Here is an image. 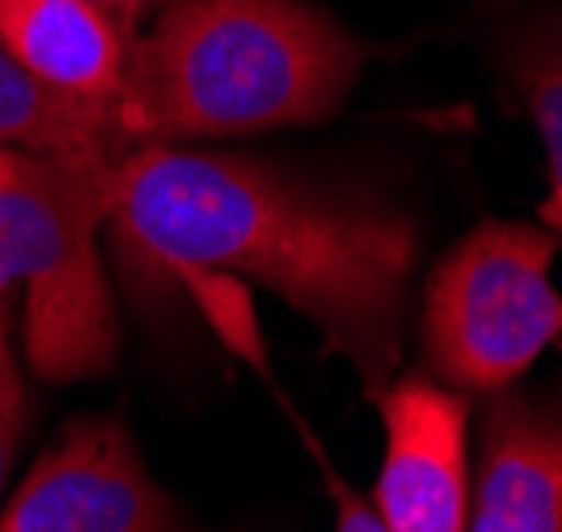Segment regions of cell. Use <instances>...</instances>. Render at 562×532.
<instances>
[{
	"label": "cell",
	"mask_w": 562,
	"mask_h": 532,
	"mask_svg": "<svg viewBox=\"0 0 562 532\" xmlns=\"http://www.w3.org/2000/svg\"><path fill=\"white\" fill-rule=\"evenodd\" d=\"M114 161L0 148V287H22V351L52 385L114 367L119 326L98 246L114 203Z\"/></svg>",
	"instance_id": "obj_3"
},
{
	"label": "cell",
	"mask_w": 562,
	"mask_h": 532,
	"mask_svg": "<svg viewBox=\"0 0 562 532\" xmlns=\"http://www.w3.org/2000/svg\"><path fill=\"white\" fill-rule=\"evenodd\" d=\"M0 532H191L153 486L123 422L77 419L0 511Z\"/></svg>",
	"instance_id": "obj_5"
},
{
	"label": "cell",
	"mask_w": 562,
	"mask_h": 532,
	"mask_svg": "<svg viewBox=\"0 0 562 532\" xmlns=\"http://www.w3.org/2000/svg\"><path fill=\"white\" fill-rule=\"evenodd\" d=\"M18 301L9 287H0V486L9 477L18 440L30 419V389L18 364Z\"/></svg>",
	"instance_id": "obj_11"
},
{
	"label": "cell",
	"mask_w": 562,
	"mask_h": 532,
	"mask_svg": "<svg viewBox=\"0 0 562 532\" xmlns=\"http://www.w3.org/2000/svg\"><path fill=\"white\" fill-rule=\"evenodd\" d=\"M507 77L520 89L546 144L550 195L541 203L546 228L562 233V22L529 26L507 47Z\"/></svg>",
	"instance_id": "obj_10"
},
{
	"label": "cell",
	"mask_w": 562,
	"mask_h": 532,
	"mask_svg": "<svg viewBox=\"0 0 562 532\" xmlns=\"http://www.w3.org/2000/svg\"><path fill=\"white\" fill-rule=\"evenodd\" d=\"M136 30L89 0H0V47L30 77L85 102L114 106Z\"/></svg>",
	"instance_id": "obj_8"
},
{
	"label": "cell",
	"mask_w": 562,
	"mask_h": 532,
	"mask_svg": "<svg viewBox=\"0 0 562 532\" xmlns=\"http://www.w3.org/2000/svg\"><path fill=\"white\" fill-rule=\"evenodd\" d=\"M360 68L351 34L305 0H169L132 38L114 127L140 148L322 123Z\"/></svg>",
	"instance_id": "obj_2"
},
{
	"label": "cell",
	"mask_w": 562,
	"mask_h": 532,
	"mask_svg": "<svg viewBox=\"0 0 562 532\" xmlns=\"http://www.w3.org/2000/svg\"><path fill=\"white\" fill-rule=\"evenodd\" d=\"M89 4H98L102 13H111L114 22H123L127 30H136V34H140V22H144V18L161 13L169 0H89Z\"/></svg>",
	"instance_id": "obj_13"
},
{
	"label": "cell",
	"mask_w": 562,
	"mask_h": 532,
	"mask_svg": "<svg viewBox=\"0 0 562 532\" xmlns=\"http://www.w3.org/2000/svg\"><path fill=\"white\" fill-rule=\"evenodd\" d=\"M559 250L554 228L486 220L436 262L423 347L440 385L504 393L562 338V296L550 283Z\"/></svg>",
	"instance_id": "obj_4"
},
{
	"label": "cell",
	"mask_w": 562,
	"mask_h": 532,
	"mask_svg": "<svg viewBox=\"0 0 562 532\" xmlns=\"http://www.w3.org/2000/svg\"><path fill=\"white\" fill-rule=\"evenodd\" d=\"M335 499H338V529L335 532H385L381 516H376V507L368 503V499L351 495L347 486H335Z\"/></svg>",
	"instance_id": "obj_12"
},
{
	"label": "cell",
	"mask_w": 562,
	"mask_h": 532,
	"mask_svg": "<svg viewBox=\"0 0 562 532\" xmlns=\"http://www.w3.org/2000/svg\"><path fill=\"white\" fill-rule=\"evenodd\" d=\"M114 258L144 296L250 280L301 308L376 397L394 381L415 228L250 157L140 144L114 161Z\"/></svg>",
	"instance_id": "obj_1"
},
{
	"label": "cell",
	"mask_w": 562,
	"mask_h": 532,
	"mask_svg": "<svg viewBox=\"0 0 562 532\" xmlns=\"http://www.w3.org/2000/svg\"><path fill=\"white\" fill-rule=\"evenodd\" d=\"M479 444L465 532H562V385L495 393Z\"/></svg>",
	"instance_id": "obj_7"
},
{
	"label": "cell",
	"mask_w": 562,
	"mask_h": 532,
	"mask_svg": "<svg viewBox=\"0 0 562 532\" xmlns=\"http://www.w3.org/2000/svg\"><path fill=\"white\" fill-rule=\"evenodd\" d=\"M0 148L102 152V157L127 152V144L114 127L111 106L85 102V98L43 84L4 47H0Z\"/></svg>",
	"instance_id": "obj_9"
},
{
	"label": "cell",
	"mask_w": 562,
	"mask_h": 532,
	"mask_svg": "<svg viewBox=\"0 0 562 532\" xmlns=\"http://www.w3.org/2000/svg\"><path fill=\"white\" fill-rule=\"evenodd\" d=\"M385 461L376 516L385 532L470 529V401L427 372H411L376 393Z\"/></svg>",
	"instance_id": "obj_6"
}]
</instances>
